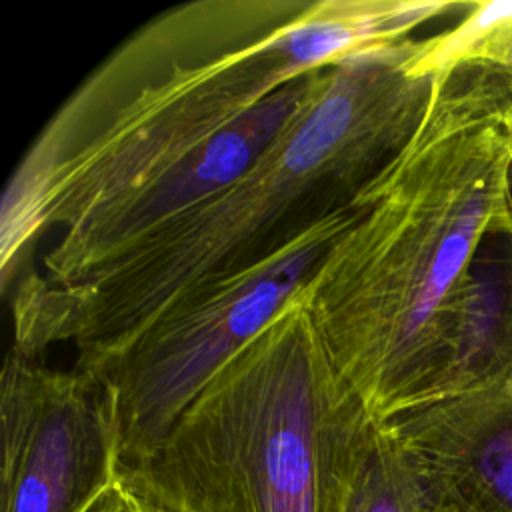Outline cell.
<instances>
[{
	"instance_id": "obj_1",
	"label": "cell",
	"mask_w": 512,
	"mask_h": 512,
	"mask_svg": "<svg viewBox=\"0 0 512 512\" xmlns=\"http://www.w3.org/2000/svg\"><path fill=\"white\" fill-rule=\"evenodd\" d=\"M444 2L196 0L132 32L64 100L14 170L0 212L4 288L26 248L58 280L146 190L290 82L410 38Z\"/></svg>"
},
{
	"instance_id": "obj_2",
	"label": "cell",
	"mask_w": 512,
	"mask_h": 512,
	"mask_svg": "<svg viewBox=\"0 0 512 512\" xmlns=\"http://www.w3.org/2000/svg\"><path fill=\"white\" fill-rule=\"evenodd\" d=\"M420 44H380L324 68L308 102L246 174L112 264L64 286L20 276L14 348L38 356L70 344L72 368L92 378L198 290L352 206L428 108L436 76L414 72Z\"/></svg>"
},
{
	"instance_id": "obj_3",
	"label": "cell",
	"mask_w": 512,
	"mask_h": 512,
	"mask_svg": "<svg viewBox=\"0 0 512 512\" xmlns=\"http://www.w3.org/2000/svg\"><path fill=\"white\" fill-rule=\"evenodd\" d=\"M510 152L436 76L402 148L300 298L332 364L382 422L444 396L472 254L504 204Z\"/></svg>"
},
{
	"instance_id": "obj_4",
	"label": "cell",
	"mask_w": 512,
	"mask_h": 512,
	"mask_svg": "<svg viewBox=\"0 0 512 512\" xmlns=\"http://www.w3.org/2000/svg\"><path fill=\"white\" fill-rule=\"evenodd\" d=\"M384 424L332 364L298 292L118 484L162 512H344Z\"/></svg>"
},
{
	"instance_id": "obj_5",
	"label": "cell",
	"mask_w": 512,
	"mask_h": 512,
	"mask_svg": "<svg viewBox=\"0 0 512 512\" xmlns=\"http://www.w3.org/2000/svg\"><path fill=\"white\" fill-rule=\"evenodd\" d=\"M358 212L354 198L264 260L198 290L92 376L114 416L120 468L156 450L206 382L306 286Z\"/></svg>"
},
{
	"instance_id": "obj_6",
	"label": "cell",
	"mask_w": 512,
	"mask_h": 512,
	"mask_svg": "<svg viewBox=\"0 0 512 512\" xmlns=\"http://www.w3.org/2000/svg\"><path fill=\"white\" fill-rule=\"evenodd\" d=\"M0 512H88L116 482L120 452L104 388L18 348L0 378Z\"/></svg>"
},
{
	"instance_id": "obj_7",
	"label": "cell",
	"mask_w": 512,
	"mask_h": 512,
	"mask_svg": "<svg viewBox=\"0 0 512 512\" xmlns=\"http://www.w3.org/2000/svg\"><path fill=\"white\" fill-rule=\"evenodd\" d=\"M418 454L442 506L512 512V394L482 380L388 422Z\"/></svg>"
},
{
	"instance_id": "obj_8",
	"label": "cell",
	"mask_w": 512,
	"mask_h": 512,
	"mask_svg": "<svg viewBox=\"0 0 512 512\" xmlns=\"http://www.w3.org/2000/svg\"><path fill=\"white\" fill-rule=\"evenodd\" d=\"M442 506L424 462L386 422L344 512H432Z\"/></svg>"
},
{
	"instance_id": "obj_9",
	"label": "cell",
	"mask_w": 512,
	"mask_h": 512,
	"mask_svg": "<svg viewBox=\"0 0 512 512\" xmlns=\"http://www.w3.org/2000/svg\"><path fill=\"white\" fill-rule=\"evenodd\" d=\"M88 512H132V508L126 492L116 482Z\"/></svg>"
},
{
	"instance_id": "obj_10",
	"label": "cell",
	"mask_w": 512,
	"mask_h": 512,
	"mask_svg": "<svg viewBox=\"0 0 512 512\" xmlns=\"http://www.w3.org/2000/svg\"><path fill=\"white\" fill-rule=\"evenodd\" d=\"M504 204H506V216L512 222V152L506 162V172H504Z\"/></svg>"
},
{
	"instance_id": "obj_11",
	"label": "cell",
	"mask_w": 512,
	"mask_h": 512,
	"mask_svg": "<svg viewBox=\"0 0 512 512\" xmlns=\"http://www.w3.org/2000/svg\"><path fill=\"white\" fill-rule=\"evenodd\" d=\"M126 496H128V500H130V508H132V512H162L160 508H156L154 504H150V502H146V500L134 498V496H130L128 492H126Z\"/></svg>"
},
{
	"instance_id": "obj_12",
	"label": "cell",
	"mask_w": 512,
	"mask_h": 512,
	"mask_svg": "<svg viewBox=\"0 0 512 512\" xmlns=\"http://www.w3.org/2000/svg\"><path fill=\"white\" fill-rule=\"evenodd\" d=\"M432 512H458V510H454V508H450V506H438V508L432 510Z\"/></svg>"
}]
</instances>
